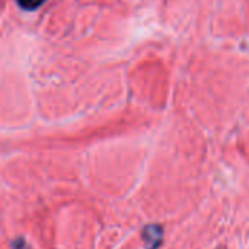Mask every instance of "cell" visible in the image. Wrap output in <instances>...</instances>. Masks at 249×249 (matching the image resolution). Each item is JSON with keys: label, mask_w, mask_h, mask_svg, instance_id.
Returning a JSON list of instances; mask_svg holds the SVG:
<instances>
[{"label": "cell", "mask_w": 249, "mask_h": 249, "mask_svg": "<svg viewBox=\"0 0 249 249\" xmlns=\"http://www.w3.org/2000/svg\"><path fill=\"white\" fill-rule=\"evenodd\" d=\"M162 238H163V231L158 225L146 226V229L143 231V241L147 249L158 248L162 244Z\"/></svg>", "instance_id": "1"}, {"label": "cell", "mask_w": 249, "mask_h": 249, "mask_svg": "<svg viewBox=\"0 0 249 249\" xmlns=\"http://www.w3.org/2000/svg\"><path fill=\"white\" fill-rule=\"evenodd\" d=\"M18 1V4L22 7V9H25V10H35V9H38L45 0H16Z\"/></svg>", "instance_id": "2"}]
</instances>
